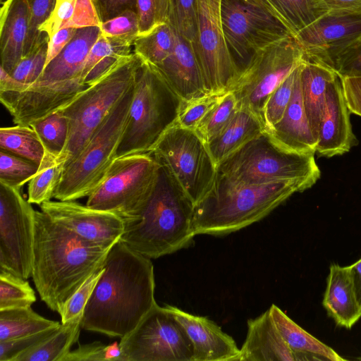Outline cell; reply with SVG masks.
<instances>
[{"instance_id": "c3c4849f", "label": "cell", "mask_w": 361, "mask_h": 361, "mask_svg": "<svg viewBox=\"0 0 361 361\" xmlns=\"http://www.w3.org/2000/svg\"><path fill=\"white\" fill-rule=\"evenodd\" d=\"M101 34L104 37H125L139 35L137 12L126 10L118 16L100 25Z\"/></svg>"}, {"instance_id": "4316f807", "label": "cell", "mask_w": 361, "mask_h": 361, "mask_svg": "<svg viewBox=\"0 0 361 361\" xmlns=\"http://www.w3.org/2000/svg\"><path fill=\"white\" fill-rule=\"evenodd\" d=\"M338 77L333 69L319 63L304 60L301 63L300 82L302 100L317 141L325 109L327 89L329 84Z\"/></svg>"}, {"instance_id": "681fc988", "label": "cell", "mask_w": 361, "mask_h": 361, "mask_svg": "<svg viewBox=\"0 0 361 361\" xmlns=\"http://www.w3.org/2000/svg\"><path fill=\"white\" fill-rule=\"evenodd\" d=\"M59 326L27 336L0 341V361H14L19 355L37 345Z\"/></svg>"}, {"instance_id": "9a60e30c", "label": "cell", "mask_w": 361, "mask_h": 361, "mask_svg": "<svg viewBox=\"0 0 361 361\" xmlns=\"http://www.w3.org/2000/svg\"><path fill=\"white\" fill-rule=\"evenodd\" d=\"M35 210L20 190L0 182V269L32 276Z\"/></svg>"}, {"instance_id": "83f0119b", "label": "cell", "mask_w": 361, "mask_h": 361, "mask_svg": "<svg viewBox=\"0 0 361 361\" xmlns=\"http://www.w3.org/2000/svg\"><path fill=\"white\" fill-rule=\"evenodd\" d=\"M269 310L295 361L345 360L333 348L304 330L276 305L272 304Z\"/></svg>"}, {"instance_id": "f546056e", "label": "cell", "mask_w": 361, "mask_h": 361, "mask_svg": "<svg viewBox=\"0 0 361 361\" xmlns=\"http://www.w3.org/2000/svg\"><path fill=\"white\" fill-rule=\"evenodd\" d=\"M267 10L291 32L294 37L328 11L322 0H246Z\"/></svg>"}, {"instance_id": "5bb4252c", "label": "cell", "mask_w": 361, "mask_h": 361, "mask_svg": "<svg viewBox=\"0 0 361 361\" xmlns=\"http://www.w3.org/2000/svg\"><path fill=\"white\" fill-rule=\"evenodd\" d=\"M222 0H195L194 50L209 93L224 94L240 70L227 45L221 20Z\"/></svg>"}, {"instance_id": "9f6ffc18", "label": "cell", "mask_w": 361, "mask_h": 361, "mask_svg": "<svg viewBox=\"0 0 361 361\" xmlns=\"http://www.w3.org/2000/svg\"><path fill=\"white\" fill-rule=\"evenodd\" d=\"M131 55L122 56L113 54L102 59L87 73L83 79V83L87 86L94 83Z\"/></svg>"}, {"instance_id": "6125c7cd", "label": "cell", "mask_w": 361, "mask_h": 361, "mask_svg": "<svg viewBox=\"0 0 361 361\" xmlns=\"http://www.w3.org/2000/svg\"><path fill=\"white\" fill-rule=\"evenodd\" d=\"M357 360H361V357H357Z\"/></svg>"}, {"instance_id": "3957f363", "label": "cell", "mask_w": 361, "mask_h": 361, "mask_svg": "<svg viewBox=\"0 0 361 361\" xmlns=\"http://www.w3.org/2000/svg\"><path fill=\"white\" fill-rule=\"evenodd\" d=\"M305 190L296 180L249 185L217 171L209 190L194 206L193 231L195 235L236 232L264 218L293 193Z\"/></svg>"}, {"instance_id": "52a82bcc", "label": "cell", "mask_w": 361, "mask_h": 361, "mask_svg": "<svg viewBox=\"0 0 361 361\" xmlns=\"http://www.w3.org/2000/svg\"><path fill=\"white\" fill-rule=\"evenodd\" d=\"M133 94L134 85L109 114L81 152L64 164L54 198L76 200L90 196L100 185L117 157Z\"/></svg>"}, {"instance_id": "2e32d148", "label": "cell", "mask_w": 361, "mask_h": 361, "mask_svg": "<svg viewBox=\"0 0 361 361\" xmlns=\"http://www.w3.org/2000/svg\"><path fill=\"white\" fill-rule=\"evenodd\" d=\"M361 37V10L329 11L295 35L305 60L331 67L334 58Z\"/></svg>"}, {"instance_id": "30bf717a", "label": "cell", "mask_w": 361, "mask_h": 361, "mask_svg": "<svg viewBox=\"0 0 361 361\" xmlns=\"http://www.w3.org/2000/svg\"><path fill=\"white\" fill-rule=\"evenodd\" d=\"M195 204L209 190L217 166L195 130L171 127L149 152Z\"/></svg>"}, {"instance_id": "bcb514c9", "label": "cell", "mask_w": 361, "mask_h": 361, "mask_svg": "<svg viewBox=\"0 0 361 361\" xmlns=\"http://www.w3.org/2000/svg\"><path fill=\"white\" fill-rule=\"evenodd\" d=\"M104 264L92 274L80 287L68 299L59 313L61 323L63 324L83 314L84 309L99 278L104 272Z\"/></svg>"}, {"instance_id": "7a4b0ae2", "label": "cell", "mask_w": 361, "mask_h": 361, "mask_svg": "<svg viewBox=\"0 0 361 361\" xmlns=\"http://www.w3.org/2000/svg\"><path fill=\"white\" fill-rule=\"evenodd\" d=\"M110 250L36 211L31 276L41 300L59 314L65 302L103 266Z\"/></svg>"}, {"instance_id": "4dcf8cb0", "label": "cell", "mask_w": 361, "mask_h": 361, "mask_svg": "<svg viewBox=\"0 0 361 361\" xmlns=\"http://www.w3.org/2000/svg\"><path fill=\"white\" fill-rule=\"evenodd\" d=\"M82 316L61 323L51 335L22 353L14 361H62L78 340Z\"/></svg>"}, {"instance_id": "f5cc1de1", "label": "cell", "mask_w": 361, "mask_h": 361, "mask_svg": "<svg viewBox=\"0 0 361 361\" xmlns=\"http://www.w3.org/2000/svg\"><path fill=\"white\" fill-rule=\"evenodd\" d=\"M92 1L101 23L115 18L126 10H133L137 11V0Z\"/></svg>"}, {"instance_id": "60d3db41", "label": "cell", "mask_w": 361, "mask_h": 361, "mask_svg": "<svg viewBox=\"0 0 361 361\" xmlns=\"http://www.w3.org/2000/svg\"><path fill=\"white\" fill-rule=\"evenodd\" d=\"M56 0H27L30 6V23L24 46L23 57L35 50L48 35L39 31V27L50 16Z\"/></svg>"}, {"instance_id": "8d00e7d4", "label": "cell", "mask_w": 361, "mask_h": 361, "mask_svg": "<svg viewBox=\"0 0 361 361\" xmlns=\"http://www.w3.org/2000/svg\"><path fill=\"white\" fill-rule=\"evenodd\" d=\"M238 110L237 99L233 93L228 91L207 114L195 130L206 143H208L228 124Z\"/></svg>"}, {"instance_id": "9c48e42d", "label": "cell", "mask_w": 361, "mask_h": 361, "mask_svg": "<svg viewBox=\"0 0 361 361\" xmlns=\"http://www.w3.org/2000/svg\"><path fill=\"white\" fill-rule=\"evenodd\" d=\"M160 164L151 152L116 158L104 180L87 197L89 207L109 212L124 224L137 218L151 197Z\"/></svg>"}, {"instance_id": "db71d44e", "label": "cell", "mask_w": 361, "mask_h": 361, "mask_svg": "<svg viewBox=\"0 0 361 361\" xmlns=\"http://www.w3.org/2000/svg\"><path fill=\"white\" fill-rule=\"evenodd\" d=\"M340 79L350 112L361 116V77H343Z\"/></svg>"}, {"instance_id": "836d02e7", "label": "cell", "mask_w": 361, "mask_h": 361, "mask_svg": "<svg viewBox=\"0 0 361 361\" xmlns=\"http://www.w3.org/2000/svg\"><path fill=\"white\" fill-rule=\"evenodd\" d=\"M65 160L46 152L35 175L29 181L27 200L41 205L54 198L60 183Z\"/></svg>"}, {"instance_id": "f35d334b", "label": "cell", "mask_w": 361, "mask_h": 361, "mask_svg": "<svg viewBox=\"0 0 361 361\" xmlns=\"http://www.w3.org/2000/svg\"><path fill=\"white\" fill-rule=\"evenodd\" d=\"M38 169L39 165L35 162L0 149V182L20 190Z\"/></svg>"}, {"instance_id": "b9f144b4", "label": "cell", "mask_w": 361, "mask_h": 361, "mask_svg": "<svg viewBox=\"0 0 361 361\" xmlns=\"http://www.w3.org/2000/svg\"><path fill=\"white\" fill-rule=\"evenodd\" d=\"M49 41L47 35L35 50L20 60L10 74L16 80L26 85L38 80L46 66Z\"/></svg>"}, {"instance_id": "7402d4cb", "label": "cell", "mask_w": 361, "mask_h": 361, "mask_svg": "<svg viewBox=\"0 0 361 361\" xmlns=\"http://www.w3.org/2000/svg\"><path fill=\"white\" fill-rule=\"evenodd\" d=\"M300 73V67L291 99L283 117L266 131L282 148L298 153L314 154L317 141L312 133L303 106Z\"/></svg>"}, {"instance_id": "6da1fadb", "label": "cell", "mask_w": 361, "mask_h": 361, "mask_svg": "<svg viewBox=\"0 0 361 361\" xmlns=\"http://www.w3.org/2000/svg\"><path fill=\"white\" fill-rule=\"evenodd\" d=\"M99 278L84 309L82 329L122 338L157 303L151 259L122 241L109 251Z\"/></svg>"}, {"instance_id": "484cf974", "label": "cell", "mask_w": 361, "mask_h": 361, "mask_svg": "<svg viewBox=\"0 0 361 361\" xmlns=\"http://www.w3.org/2000/svg\"><path fill=\"white\" fill-rule=\"evenodd\" d=\"M100 34L99 27L78 28L71 41L45 66L36 82L49 83L81 78L88 54Z\"/></svg>"}, {"instance_id": "277c9868", "label": "cell", "mask_w": 361, "mask_h": 361, "mask_svg": "<svg viewBox=\"0 0 361 361\" xmlns=\"http://www.w3.org/2000/svg\"><path fill=\"white\" fill-rule=\"evenodd\" d=\"M194 203L160 165L154 190L137 219L125 224L121 241L139 254L157 259L188 247Z\"/></svg>"}, {"instance_id": "74e56055", "label": "cell", "mask_w": 361, "mask_h": 361, "mask_svg": "<svg viewBox=\"0 0 361 361\" xmlns=\"http://www.w3.org/2000/svg\"><path fill=\"white\" fill-rule=\"evenodd\" d=\"M36 295L23 278L0 269V310L31 307Z\"/></svg>"}, {"instance_id": "ab89813d", "label": "cell", "mask_w": 361, "mask_h": 361, "mask_svg": "<svg viewBox=\"0 0 361 361\" xmlns=\"http://www.w3.org/2000/svg\"><path fill=\"white\" fill-rule=\"evenodd\" d=\"M301 63L283 80L267 100L263 111L266 130L283 117L291 99Z\"/></svg>"}, {"instance_id": "91938a15", "label": "cell", "mask_w": 361, "mask_h": 361, "mask_svg": "<svg viewBox=\"0 0 361 361\" xmlns=\"http://www.w3.org/2000/svg\"><path fill=\"white\" fill-rule=\"evenodd\" d=\"M357 300L361 306V258L348 266Z\"/></svg>"}, {"instance_id": "11a10c76", "label": "cell", "mask_w": 361, "mask_h": 361, "mask_svg": "<svg viewBox=\"0 0 361 361\" xmlns=\"http://www.w3.org/2000/svg\"><path fill=\"white\" fill-rule=\"evenodd\" d=\"M137 11L139 18V35L152 32L157 25L155 0H137Z\"/></svg>"}, {"instance_id": "94428289", "label": "cell", "mask_w": 361, "mask_h": 361, "mask_svg": "<svg viewBox=\"0 0 361 361\" xmlns=\"http://www.w3.org/2000/svg\"><path fill=\"white\" fill-rule=\"evenodd\" d=\"M157 25L169 20V0H155Z\"/></svg>"}, {"instance_id": "f1b7e54d", "label": "cell", "mask_w": 361, "mask_h": 361, "mask_svg": "<svg viewBox=\"0 0 361 361\" xmlns=\"http://www.w3.org/2000/svg\"><path fill=\"white\" fill-rule=\"evenodd\" d=\"M265 130L263 122L256 114L246 108H239L228 124L207 143L216 166Z\"/></svg>"}, {"instance_id": "44dd1931", "label": "cell", "mask_w": 361, "mask_h": 361, "mask_svg": "<svg viewBox=\"0 0 361 361\" xmlns=\"http://www.w3.org/2000/svg\"><path fill=\"white\" fill-rule=\"evenodd\" d=\"M156 66L183 102L211 94L207 89L192 45L178 32L172 52Z\"/></svg>"}, {"instance_id": "603a6c76", "label": "cell", "mask_w": 361, "mask_h": 361, "mask_svg": "<svg viewBox=\"0 0 361 361\" xmlns=\"http://www.w3.org/2000/svg\"><path fill=\"white\" fill-rule=\"evenodd\" d=\"M239 361H295L269 310L247 321V335L240 348Z\"/></svg>"}, {"instance_id": "1f68e13d", "label": "cell", "mask_w": 361, "mask_h": 361, "mask_svg": "<svg viewBox=\"0 0 361 361\" xmlns=\"http://www.w3.org/2000/svg\"><path fill=\"white\" fill-rule=\"evenodd\" d=\"M60 324L40 316L31 307L0 310V341L27 336Z\"/></svg>"}, {"instance_id": "f907efd6", "label": "cell", "mask_w": 361, "mask_h": 361, "mask_svg": "<svg viewBox=\"0 0 361 361\" xmlns=\"http://www.w3.org/2000/svg\"><path fill=\"white\" fill-rule=\"evenodd\" d=\"M75 1L56 0L50 16L39 27V31L47 33L50 39L57 31L65 28L73 16Z\"/></svg>"}, {"instance_id": "d590c367", "label": "cell", "mask_w": 361, "mask_h": 361, "mask_svg": "<svg viewBox=\"0 0 361 361\" xmlns=\"http://www.w3.org/2000/svg\"><path fill=\"white\" fill-rule=\"evenodd\" d=\"M40 139L45 151L60 157L67 144L68 122L59 110L30 125Z\"/></svg>"}, {"instance_id": "816d5d0a", "label": "cell", "mask_w": 361, "mask_h": 361, "mask_svg": "<svg viewBox=\"0 0 361 361\" xmlns=\"http://www.w3.org/2000/svg\"><path fill=\"white\" fill-rule=\"evenodd\" d=\"M101 22L92 0H76L73 16L66 27H100Z\"/></svg>"}, {"instance_id": "ba28073f", "label": "cell", "mask_w": 361, "mask_h": 361, "mask_svg": "<svg viewBox=\"0 0 361 361\" xmlns=\"http://www.w3.org/2000/svg\"><path fill=\"white\" fill-rule=\"evenodd\" d=\"M141 58L134 52L59 111L68 122V137L60 157L65 164L87 145L111 110L133 87Z\"/></svg>"}, {"instance_id": "680465c9", "label": "cell", "mask_w": 361, "mask_h": 361, "mask_svg": "<svg viewBox=\"0 0 361 361\" xmlns=\"http://www.w3.org/2000/svg\"><path fill=\"white\" fill-rule=\"evenodd\" d=\"M329 11H360L361 0H322Z\"/></svg>"}, {"instance_id": "ee69618b", "label": "cell", "mask_w": 361, "mask_h": 361, "mask_svg": "<svg viewBox=\"0 0 361 361\" xmlns=\"http://www.w3.org/2000/svg\"><path fill=\"white\" fill-rule=\"evenodd\" d=\"M224 94H207L188 102H183L176 124L195 130Z\"/></svg>"}, {"instance_id": "cb8c5ba5", "label": "cell", "mask_w": 361, "mask_h": 361, "mask_svg": "<svg viewBox=\"0 0 361 361\" xmlns=\"http://www.w3.org/2000/svg\"><path fill=\"white\" fill-rule=\"evenodd\" d=\"M1 68L11 74L23 56L30 23L27 0H6L0 14Z\"/></svg>"}, {"instance_id": "e575fe53", "label": "cell", "mask_w": 361, "mask_h": 361, "mask_svg": "<svg viewBox=\"0 0 361 361\" xmlns=\"http://www.w3.org/2000/svg\"><path fill=\"white\" fill-rule=\"evenodd\" d=\"M176 32L169 20L159 24L149 33L135 39L133 52L142 59L158 65L172 52Z\"/></svg>"}, {"instance_id": "7bdbcfd3", "label": "cell", "mask_w": 361, "mask_h": 361, "mask_svg": "<svg viewBox=\"0 0 361 361\" xmlns=\"http://www.w3.org/2000/svg\"><path fill=\"white\" fill-rule=\"evenodd\" d=\"M195 4V0H169L168 20L178 33L192 47L196 31Z\"/></svg>"}, {"instance_id": "ac0fdd59", "label": "cell", "mask_w": 361, "mask_h": 361, "mask_svg": "<svg viewBox=\"0 0 361 361\" xmlns=\"http://www.w3.org/2000/svg\"><path fill=\"white\" fill-rule=\"evenodd\" d=\"M41 211L53 221L94 244L111 248L124 232L123 220L116 214L73 201L49 200Z\"/></svg>"}, {"instance_id": "5b68a950", "label": "cell", "mask_w": 361, "mask_h": 361, "mask_svg": "<svg viewBox=\"0 0 361 361\" xmlns=\"http://www.w3.org/2000/svg\"><path fill=\"white\" fill-rule=\"evenodd\" d=\"M183 102L159 68L141 59L117 157L151 152L176 123Z\"/></svg>"}, {"instance_id": "7c38bea8", "label": "cell", "mask_w": 361, "mask_h": 361, "mask_svg": "<svg viewBox=\"0 0 361 361\" xmlns=\"http://www.w3.org/2000/svg\"><path fill=\"white\" fill-rule=\"evenodd\" d=\"M122 361H192L185 329L165 305L156 303L137 326L121 338Z\"/></svg>"}, {"instance_id": "e0dca14e", "label": "cell", "mask_w": 361, "mask_h": 361, "mask_svg": "<svg viewBox=\"0 0 361 361\" xmlns=\"http://www.w3.org/2000/svg\"><path fill=\"white\" fill-rule=\"evenodd\" d=\"M85 85L80 77L49 83L25 85L20 90L0 91V100L17 125L30 126L71 102Z\"/></svg>"}, {"instance_id": "d6986e66", "label": "cell", "mask_w": 361, "mask_h": 361, "mask_svg": "<svg viewBox=\"0 0 361 361\" xmlns=\"http://www.w3.org/2000/svg\"><path fill=\"white\" fill-rule=\"evenodd\" d=\"M347 106L339 76L327 89L324 114L319 125L317 153L331 157L343 154L357 145L350 121Z\"/></svg>"}, {"instance_id": "6f0895ef", "label": "cell", "mask_w": 361, "mask_h": 361, "mask_svg": "<svg viewBox=\"0 0 361 361\" xmlns=\"http://www.w3.org/2000/svg\"><path fill=\"white\" fill-rule=\"evenodd\" d=\"M76 28L65 27L57 31L49 41L46 66L56 57L74 36Z\"/></svg>"}, {"instance_id": "d6a6232c", "label": "cell", "mask_w": 361, "mask_h": 361, "mask_svg": "<svg viewBox=\"0 0 361 361\" xmlns=\"http://www.w3.org/2000/svg\"><path fill=\"white\" fill-rule=\"evenodd\" d=\"M0 149L32 161L39 166L46 153L34 129L31 126L18 124L1 128Z\"/></svg>"}, {"instance_id": "f6af8a7d", "label": "cell", "mask_w": 361, "mask_h": 361, "mask_svg": "<svg viewBox=\"0 0 361 361\" xmlns=\"http://www.w3.org/2000/svg\"><path fill=\"white\" fill-rule=\"evenodd\" d=\"M62 361H122V357L117 342L107 345L100 341H94L80 345L71 350Z\"/></svg>"}, {"instance_id": "ffe728a7", "label": "cell", "mask_w": 361, "mask_h": 361, "mask_svg": "<svg viewBox=\"0 0 361 361\" xmlns=\"http://www.w3.org/2000/svg\"><path fill=\"white\" fill-rule=\"evenodd\" d=\"M185 329L193 348L192 361H239L240 348L234 339L207 317L166 305Z\"/></svg>"}, {"instance_id": "8992f818", "label": "cell", "mask_w": 361, "mask_h": 361, "mask_svg": "<svg viewBox=\"0 0 361 361\" xmlns=\"http://www.w3.org/2000/svg\"><path fill=\"white\" fill-rule=\"evenodd\" d=\"M228 178L249 185L296 180L307 189L321 176L314 154L287 150L278 145L265 130L217 166Z\"/></svg>"}, {"instance_id": "4fadbf2b", "label": "cell", "mask_w": 361, "mask_h": 361, "mask_svg": "<svg viewBox=\"0 0 361 361\" xmlns=\"http://www.w3.org/2000/svg\"><path fill=\"white\" fill-rule=\"evenodd\" d=\"M221 20L227 45L240 71L259 49L293 36L273 14L246 0H222Z\"/></svg>"}, {"instance_id": "d4e9b609", "label": "cell", "mask_w": 361, "mask_h": 361, "mask_svg": "<svg viewBox=\"0 0 361 361\" xmlns=\"http://www.w3.org/2000/svg\"><path fill=\"white\" fill-rule=\"evenodd\" d=\"M322 305L336 325L350 329L361 318L348 266L331 264Z\"/></svg>"}, {"instance_id": "7dc6e473", "label": "cell", "mask_w": 361, "mask_h": 361, "mask_svg": "<svg viewBox=\"0 0 361 361\" xmlns=\"http://www.w3.org/2000/svg\"><path fill=\"white\" fill-rule=\"evenodd\" d=\"M330 68L340 78L361 77V37L340 52Z\"/></svg>"}, {"instance_id": "8fae6325", "label": "cell", "mask_w": 361, "mask_h": 361, "mask_svg": "<svg viewBox=\"0 0 361 361\" xmlns=\"http://www.w3.org/2000/svg\"><path fill=\"white\" fill-rule=\"evenodd\" d=\"M304 60L302 49L294 36L255 52L240 71L230 90L237 99L238 109L250 110L263 122V111L269 97Z\"/></svg>"}]
</instances>
